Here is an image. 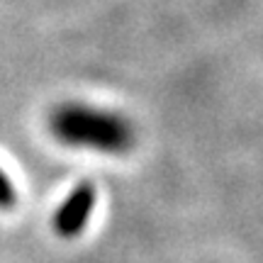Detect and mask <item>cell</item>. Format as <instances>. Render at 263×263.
Wrapping results in <instances>:
<instances>
[{
  "label": "cell",
  "instance_id": "7a4b0ae2",
  "mask_svg": "<svg viewBox=\"0 0 263 263\" xmlns=\"http://www.w3.org/2000/svg\"><path fill=\"white\" fill-rule=\"evenodd\" d=\"M95 197H98V190L90 180L78 183L68 193V197L61 202V207L57 210V217H54V229L59 236L71 239V236H78L83 232L90 215H93Z\"/></svg>",
  "mask_w": 263,
  "mask_h": 263
},
{
  "label": "cell",
  "instance_id": "6da1fadb",
  "mask_svg": "<svg viewBox=\"0 0 263 263\" xmlns=\"http://www.w3.org/2000/svg\"><path fill=\"white\" fill-rule=\"evenodd\" d=\"M49 129L61 144L100 154H127L134 146V127L122 115L83 103H64L49 117Z\"/></svg>",
  "mask_w": 263,
  "mask_h": 263
},
{
  "label": "cell",
  "instance_id": "3957f363",
  "mask_svg": "<svg viewBox=\"0 0 263 263\" xmlns=\"http://www.w3.org/2000/svg\"><path fill=\"white\" fill-rule=\"evenodd\" d=\"M15 200H17V193H15L12 180L0 171V210H10V207L15 205Z\"/></svg>",
  "mask_w": 263,
  "mask_h": 263
}]
</instances>
